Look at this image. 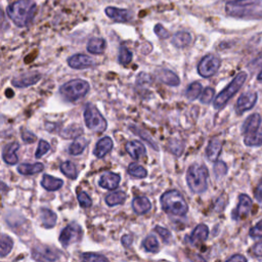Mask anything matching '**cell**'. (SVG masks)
Segmentation results:
<instances>
[{
	"instance_id": "obj_1",
	"label": "cell",
	"mask_w": 262,
	"mask_h": 262,
	"mask_svg": "<svg viewBox=\"0 0 262 262\" xmlns=\"http://www.w3.org/2000/svg\"><path fill=\"white\" fill-rule=\"evenodd\" d=\"M6 11L14 25L23 28L32 23L37 11V6L31 0H17L11 3Z\"/></svg>"
},
{
	"instance_id": "obj_2",
	"label": "cell",
	"mask_w": 262,
	"mask_h": 262,
	"mask_svg": "<svg viewBox=\"0 0 262 262\" xmlns=\"http://www.w3.org/2000/svg\"><path fill=\"white\" fill-rule=\"evenodd\" d=\"M225 11L235 17H260L262 0H231L226 3Z\"/></svg>"
},
{
	"instance_id": "obj_3",
	"label": "cell",
	"mask_w": 262,
	"mask_h": 262,
	"mask_svg": "<svg viewBox=\"0 0 262 262\" xmlns=\"http://www.w3.org/2000/svg\"><path fill=\"white\" fill-rule=\"evenodd\" d=\"M162 209L170 215L184 216L188 211V206L182 194L175 190H168L164 192L160 199Z\"/></svg>"
},
{
	"instance_id": "obj_4",
	"label": "cell",
	"mask_w": 262,
	"mask_h": 262,
	"mask_svg": "<svg viewBox=\"0 0 262 262\" xmlns=\"http://www.w3.org/2000/svg\"><path fill=\"white\" fill-rule=\"evenodd\" d=\"M208 177V169L202 164H192L186 172L187 185L194 193H201L207 189Z\"/></svg>"
},
{
	"instance_id": "obj_5",
	"label": "cell",
	"mask_w": 262,
	"mask_h": 262,
	"mask_svg": "<svg viewBox=\"0 0 262 262\" xmlns=\"http://www.w3.org/2000/svg\"><path fill=\"white\" fill-rule=\"evenodd\" d=\"M89 83L82 79L71 80L59 87V94L67 101H77L84 97L89 91Z\"/></svg>"
},
{
	"instance_id": "obj_6",
	"label": "cell",
	"mask_w": 262,
	"mask_h": 262,
	"mask_svg": "<svg viewBox=\"0 0 262 262\" xmlns=\"http://www.w3.org/2000/svg\"><path fill=\"white\" fill-rule=\"evenodd\" d=\"M246 79H247L246 72L238 73L231 80V82L214 98V103H213L214 107L216 110L222 108L229 101V99L241 89V87L244 85Z\"/></svg>"
},
{
	"instance_id": "obj_7",
	"label": "cell",
	"mask_w": 262,
	"mask_h": 262,
	"mask_svg": "<svg viewBox=\"0 0 262 262\" xmlns=\"http://www.w3.org/2000/svg\"><path fill=\"white\" fill-rule=\"evenodd\" d=\"M84 121L87 128L94 132L101 133L107 127L105 119L92 103H87L84 108Z\"/></svg>"
},
{
	"instance_id": "obj_8",
	"label": "cell",
	"mask_w": 262,
	"mask_h": 262,
	"mask_svg": "<svg viewBox=\"0 0 262 262\" xmlns=\"http://www.w3.org/2000/svg\"><path fill=\"white\" fill-rule=\"evenodd\" d=\"M83 235L82 227L77 222H72L68 224L59 234V243L63 247H69L74 243L81 241Z\"/></svg>"
},
{
	"instance_id": "obj_9",
	"label": "cell",
	"mask_w": 262,
	"mask_h": 262,
	"mask_svg": "<svg viewBox=\"0 0 262 262\" xmlns=\"http://www.w3.org/2000/svg\"><path fill=\"white\" fill-rule=\"evenodd\" d=\"M221 60L214 54H208L204 56L198 66L199 74L204 78L212 77L220 68Z\"/></svg>"
},
{
	"instance_id": "obj_10",
	"label": "cell",
	"mask_w": 262,
	"mask_h": 262,
	"mask_svg": "<svg viewBox=\"0 0 262 262\" xmlns=\"http://www.w3.org/2000/svg\"><path fill=\"white\" fill-rule=\"evenodd\" d=\"M32 257L38 261H55L59 259L58 252L47 246H37L32 250Z\"/></svg>"
},
{
	"instance_id": "obj_11",
	"label": "cell",
	"mask_w": 262,
	"mask_h": 262,
	"mask_svg": "<svg viewBox=\"0 0 262 262\" xmlns=\"http://www.w3.org/2000/svg\"><path fill=\"white\" fill-rule=\"evenodd\" d=\"M252 207V200L249 195L243 193L238 198V204L234 211H232V218L234 220H241L246 218L251 210Z\"/></svg>"
},
{
	"instance_id": "obj_12",
	"label": "cell",
	"mask_w": 262,
	"mask_h": 262,
	"mask_svg": "<svg viewBox=\"0 0 262 262\" xmlns=\"http://www.w3.org/2000/svg\"><path fill=\"white\" fill-rule=\"evenodd\" d=\"M41 79V74L37 72L25 73L17 77H14L11 81L12 85L17 88H26L33 84H36Z\"/></svg>"
},
{
	"instance_id": "obj_13",
	"label": "cell",
	"mask_w": 262,
	"mask_h": 262,
	"mask_svg": "<svg viewBox=\"0 0 262 262\" xmlns=\"http://www.w3.org/2000/svg\"><path fill=\"white\" fill-rule=\"evenodd\" d=\"M257 101V93L255 91L243 93L236 101V112L242 114L251 110Z\"/></svg>"
},
{
	"instance_id": "obj_14",
	"label": "cell",
	"mask_w": 262,
	"mask_h": 262,
	"mask_svg": "<svg viewBox=\"0 0 262 262\" xmlns=\"http://www.w3.org/2000/svg\"><path fill=\"white\" fill-rule=\"evenodd\" d=\"M94 60L89 57L88 55L85 54H74L71 57H69L68 59V64L72 68V69H76V70H83V69H88L94 66Z\"/></svg>"
},
{
	"instance_id": "obj_15",
	"label": "cell",
	"mask_w": 262,
	"mask_h": 262,
	"mask_svg": "<svg viewBox=\"0 0 262 262\" xmlns=\"http://www.w3.org/2000/svg\"><path fill=\"white\" fill-rule=\"evenodd\" d=\"M104 11H105V14L110 18H112L113 20L118 21V23H127V21H130L132 18L131 12L127 9L108 6L105 8Z\"/></svg>"
},
{
	"instance_id": "obj_16",
	"label": "cell",
	"mask_w": 262,
	"mask_h": 262,
	"mask_svg": "<svg viewBox=\"0 0 262 262\" xmlns=\"http://www.w3.org/2000/svg\"><path fill=\"white\" fill-rule=\"evenodd\" d=\"M120 180H121V176L119 174L114 172H104L100 176L98 180V184L102 188L113 190L119 186Z\"/></svg>"
},
{
	"instance_id": "obj_17",
	"label": "cell",
	"mask_w": 262,
	"mask_h": 262,
	"mask_svg": "<svg viewBox=\"0 0 262 262\" xmlns=\"http://www.w3.org/2000/svg\"><path fill=\"white\" fill-rule=\"evenodd\" d=\"M19 148L18 142H11L6 144L2 149V158L8 165H15L18 161L16 150Z\"/></svg>"
},
{
	"instance_id": "obj_18",
	"label": "cell",
	"mask_w": 262,
	"mask_h": 262,
	"mask_svg": "<svg viewBox=\"0 0 262 262\" xmlns=\"http://www.w3.org/2000/svg\"><path fill=\"white\" fill-rule=\"evenodd\" d=\"M125 148L127 152L130 155V157L134 160H139L140 158L144 157L146 154L145 146L138 140L128 141L125 145Z\"/></svg>"
},
{
	"instance_id": "obj_19",
	"label": "cell",
	"mask_w": 262,
	"mask_h": 262,
	"mask_svg": "<svg viewBox=\"0 0 262 262\" xmlns=\"http://www.w3.org/2000/svg\"><path fill=\"white\" fill-rule=\"evenodd\" d=\"M261 122H262V118L259 114H256V113L252 114L245 120V122L241 128L242 134L245 135L247 133L254 132V131L258 130L261 125Z\"/></svg>"
},
{
	"instance_id": "obj_20",
	"label": "cell",
	"mask_w": 262,
	"mask_h": 262,
	"mask_svg": "<svg viewBox=\"0 0 262 262\" xmlns=\"http://www.w3.org/2000/svg\"><path fill=\"white\" fill-rule=\"evenodd\" d=\"M113 145L114 143L112 138L108 136H104L96 142V145L93 149V154L97 158H103L106 154H108L112 150Z\"/></svg>"
},
{
	"instance_id": "obj_21",
	"label": "cell",
	"mask_w": 262,
	"mask_h": 262,
	"mask_svg": "<svg viewBox=\"0 0 262 262\" xmlns=\"http://www.w3.org/2000/svg\"><path fill=\"white\" fill-rule=\"evenodd\" d=\"M223 142L219 138H213L209 141L208 146L206 148V155L207 158L210 161H216L217 158L219 157L221 149H222Z\"/></svg>"
},
{
	"instance_id": "obj_22",
	"label": "cell",
	"mask_w": 262,
	"mask_h": 262,
	"mask_svg": "<svg viewBox=\"0 0 262 262\" xmlns=\"http://www.w3.org/2000/svg\"><path fill=\"white\" fill-rule=\"evenodd\" d=\"M132 208L136 214L141 215L150 210L151 204L146 196H136L132 201Z\"/></svg>"
},
{
	"instance_id": "obj_23",
	"label": "cell",
	"mask_w": 262,
	"mask_h": 262,
	"mask_svg": "<svg viewBox=\"0 0 262 262\" xmlns=\"http://www.w3.org/2000/svg\"><path fill=\"white\" fill-rule=\"evenodd\" d=\"M157 77L160 81H162L163 83L169 85V86H178L180 81L179 78L177 77L176 74H174L172 71L170 70H166V69H162L160 71H158Z\"/></svg>"
},
{
	"instance_id": "obj_24",
	"label": "cell",
	"mask_w": 262,
	"mask_h": 262,
	"mask_svg": "<svg viewBox=\"0 0 262 262\" xmlns=\"http://www.w3.org/2000/svg\"><path fill=\"white\" fill-rule=\"evenodd\" d=\"M41 185H42L46 190L54 191V190L59 189V188L63 185V181H62L61 179L56 178V177H53V176H51V175L44 174L43 177H42V180H41Z\"/></svg>"
},
{
	"instance_id": "obj_25",
	"label": "cell",
	"mask_w": 262,
	"mask_h": 262,
	"mask_svg": "<svg viewBox=\"0 0 262 262\" xmlns=\"http://www.w3.org/2000/svg\"><path fill=\"white\" fill-rule=\"evenodd\" d=\"M209 234V228L206 224H199L190 234V242L193 245L203 243L207 239Z\"/></svg>"
},
{
	"instance_id": "obj_26",
	"label": "cell",
	"mask_w": 262,
	"mask_h": 262,
	"mask_svg": "<svg viewBox=\"0 0 262 262\" xmlns=\"http://www.w3.org/2000/svg\"><path fill=\"white\" fill-rule=\"evenodd\" d=\"M40 218L42 221V224L46 228H51L55 225L57 220V215L50 209L47 208H41L40 210Z\"/></svg>"
},
{
	"instance_id": "obj_27",
	"label": "cell",
	"mask_w": 262,
	"mask_h": 262,
	"mask_svg": "<svg viewBox=\"0 0 262 262\" xmlns=\"http://www.w3.org/2000/svg\"><path fill=\"white\" fill-rule=\"evenodd\" d=\"M43 170H44V165L42 163H34V164L24 163L17 166V171L21 175H33Z\"/></svg>"
},
{
	"instance_id": "obj_28",
	"label": "cell",
	"mask_w": 262,
	"mask_h": 262,
	"mask_svg": "<svg viewBox=\"0 0 262 262\" xmlns=\"http://www.w3.org/2000/svg\"><path fill=\"white\" fill-rule=\"evenodd\" d=\"M106 43L102 38H91L87 44V50L92 54H101L105 49Z\"/></svg>"
},
{
	"instance_id": "obj_29",
	"label": "cell",
	"mask_w": 262,
	"mask_h": 262,
	"mask_svg": "<svg viewBox=\"0 0 262 262\" xmlns=\"http://www.w3.org/2000/svg\"><path fill=\"white\" fill-rule=\"evenodd\" d=\"M87 144H88V141L86 138L82 136H77L76 139L71 143L69 147V152L73 156H78L84 151Z\"/></svg>"
},
{
	"instance_id": "obj_30",
	"label": "cell",
	"mask_w": 262,
	"mask_h": 262,
	"mask_svg": "<svg viewBox=\"0 0 262 262\" xmlns=\"http://www.w3.org/2000/svg\"><path fill=\"white\" fill-rule=\"evenodd\" d=\"M191 41V36L187 32H178L172 37V44L177 48L186 47Z\"/></svg>"
},
{
	"instance_id": "obj_31",
	"label": "cell",
	"mask_w": 262,
	"mask_h": 262,
	"mask_svg": "<svg viewBox=\"0 0 262 262\" xmlns=\"http://www.w3.org/2000/svg\"><path fill=\"white\" fill-rule=\"evenodd\" d=\"M244 142L248 146H260L262 145V131L259 129L245 134Z\"/></svg>"
},
{
	"instance_id": "obj_32",
	"label": "cell",
	"mask_w": 262,
	"mask_h": 262,
	"mask_svg": "<svg viewBox=\"0 0 262 262\" xmlns=\"http://www.w3.org/2000/svg\"><path fill=\"white\" fill-rule=\"evenodd\" d=\"M125 200H126V193L122 190L111 192L105 196V203L110 207L121 205L125 202Z\"/></svg>"
},
{
	"instance_id": "obj_33",
	"label": "cell",
	"mask_w": 262,
	"mask_h": 262,
	"mask_svg": "<svg viewBox=\"0 0 262 262\" xmlns=\"http://www.w3.org/2000/svg\"><path fill=\"white\" fill-rule=\"evenodd\" d=\"M13 248V241L6 234H0V257L7 256Z\"/></svg>"
},
{
	"instance_id": "obj_34",
	"label": "cell",
	"mask_w": 262,
	"mask_h": 262,
	"mask_svg": "<svg viewBox=\"0 0 262 262\" xmlns=\"http://www.w3.org/2000/svg\"><path fill=\"white\" fill-rule=\"evenodd\" d=\"M60 171L62 172L63 175H66L68 178L70 179H76L78 176V172H77V168L75 166V164L71 161H66L63 162L60 167H59Z\"/></svg>"
},
{
	"instance_id": "obj_35",
	"label": "cell",
	"mask_w": 262,
	"mask_h": 262,
	"mask_svg": "<svg viewBox=\"0 0 262 262\" xmlns=\"http://www.w3.org/2000/svg\"><path fill=\"white\" fill-rule=\"evenodd\" d=\"M142 246L145 249V251L150 253H158L160 251L159 242L154 235H147L142 242Z\"/></svg>"
},
{
	"instance_id": "obj_36",
	"label": "cell",
	"mask_w": 262,
	"mask_h": 262,
	"mask_svg": "<svg viewBox=\"0 0 262 262\" xmlns=\"http://www.w3.org/2000/svg\"><path fill=\"white\" fill-rule=\"evenodd\" d=\"M201 92H202V84L199 82H193L187 87L185 95L189 100H194L200 96Z\"/></svg>"
},
{
	"instance_id": "obj_37",
	"label": "cell",
	"mask_w": 262,
	"mask_h": 262,
	"mask_svg": "<svg viewBox=\"0 0 262 262\" xmlns=\"http://www.w3.org/2000/svg\"><path fill=\"white\" fill-rule=\"evenodd\" d=\"M128 174L135 177V178H145L146 175H147V172L146 170L140 166V165H137L135 163H132L128 166Z\"/></svg>"
},
{
	"instance_id": "obj_38",
	"label": "cell",
	"mask_w": 262,
	"mask_h": 262,
	"mask_svg": "<svg viewBox=\"0 0 262 262\" xmlns=\"http://www.w3.org/2000/svg\"><path fill=\"white\" fill-rule=\"evenodd\" d=\"M81 259L83 261L88 262H106L107 258L103 255L96 254V253H83L81 255Z\"/></svg>"
},
{
	"instance_id": "obj_39",
	"label": "cell",
	"mask_w": 262,
	"mask_h": 262,
	"mask_svg": "<svg viewBox=\"0 0 262 262\" xmlns=\"http://www.w3.org/2000/svg\"><path fill=\"white\" fill-rule=\"evenodd\" d=\"M118 60L121 64H128L132 60L131 51L128 48H126L124 46H121L119 56H118Z\"/></svg>"
},
{
	"instance_id": "obj_40",
	"label": "cell",
	"mask_w": 262,
	"mask_h": 262,
	"mask_svg": "<svg viewBox=\"0 0 262 262\" xmlns=\"http://www.w3.org/2000/svg\"><path fill=\"white\" fill-rule=\"evenodd\" d=\"M130 129L132 130V132L133 133H136L138 136H140L141 138H143L144 140H146L156 150H158V145H157V143L154 141V139L145 132V131H142V130H140V129H138L137 127H130Z\"/></svg>"
},
{
	"instance_id": "obj_41",
	"label": "cell",
	"mask_w": 262,
	"mask_h": 262,
	"mask_svg": "<svg viewBox=\"0 0 262 262\" xmlns=\"http://www.w3.org/2000/svg\"><path fill=\"white\" fill-rule=\"evenodd\" d=\"M202 95H201V102L205 103V104H208L211 102V100L213 99L214 97V94H215V90L212 88V87H206L205 90H202Z\"/></svg>"
},
{
	"instance_id": "obj_42",
	"label": "cell",
	"mask_w": 262,
	"mask_h": 262,
	"mask_svg": "<svg viewBox=\"0 0 262 262\" xmlns=\"http://www.w3.org/2000/svg\"><path fill=\"white\" fill-rule=\"evenodd\" d=\"M49 149H50V144H49L47 141L41 139V140L39 141V143H38V147H37V150H36V152H35V157H36L37 159H39V158H41L43 155H45Z\"/></svg>"
},
{
	"instance_id": "obj_43",
	"label": "cell",
	"mask_w": 262,
	"mask_h": 262,
	"mask_svg": "<svg viewBox=\"0 0 262 262\" xmlns=\"http://www.w3.org/2000/svg\"><path fill=\"white\" fill-rule=\"evenodd\" d=\"M78 202L82 208H89L92 205V200L85 191H80L78 193Z\"/></svg>"
},
{
	"instance_id": "obj_44",
	"label": "cell",
	"mask_w": 262,
	"mask_h": 262,
	"mask_svg": "<svg viewBox=\"0 0 262 262\" xmlns=\"http://www.w3.org/2000/svg\"><path fill=\"white\" fill-rule=\"evenodd\" d=\"M214 172H215L216 177H218V178H221L222 176H224L227 172V167H226L225 163L222 161H217L214 165Z\"/></svg>"
},
{
	"instance_id": "obj_45",
	"label": "cell",
	"mask_w": 262,
	"mask_h": 262,
	"mask_svg": "<svg viewBox=\"0 0 262 262\" xmlns=\"http://www.w3.org/2000/svg\"><path fill=\"white\" fill-rule=\"evenodd\" d=\"M20 136H21L23 141H24L25 143H27V144L32 143V142H34V141L37 139V136H36L33 132H31V131L27 130V129H23V130H21Z\"/></svg>"
},
{
	"instance_id": "obj_46",
	"label": "cell",
	"mask_w": 262,
	"mask_h": 262,
	"mask_svg": "<svg viewBox=\"0 0 262 262\" xmlns=\"http://www.w3.org/2000/svg\"><path fill=\"white\" fill-rule=\"evenodd\" d=\"M249 234L253 238H261L262 237V220L250 229Z\"/></svg>"
},
{
	"instance_id": "obj_47",
	"label": "cell",
	"mask_w": 262,
	"mask_h": 262,
	"mask_svg": "<svg viewBox=\"0 0 262 262\" xmlns=\"http://www.w3.org/2000/svg\"><path fill=\"white\" fill-rule=\"evenodd\" d=\"M155 230L161 235V237L163 238V241L164 242H169V239L171 238V232L168 230V229H166L165 227H162V226H160V225H157L156 227H155Z\"/></svg>"
},
{
	"instance_id": "obj_48",
	"label": "cell",
	"mask_w": 262,
	"mask_h": 262,
	"mask_svg": "<svg viewBox=\"0 0 262 262\" xmlns=\"http://www.w3.org/2000/svg\"><path fill=\"white\" fill-rule=\"evenodd\" d=\"M154 30H155L156 35H157L159 38H161V39H166V38L169 37V32H168L162 25H160V24L156 25Z\"/></svg>"
},
{
	"instance_id": "obj_49",
	"label": "cell",
	"mask_w": 262,
	"mask_h": 262,
	"mask_svg": "<svg viewBox=\"0 0 262 262\" xmlns=\"http://www.w3.org/2000/svg\"><path fill=\"white\" fill-rule=\"evenodd\" d=\"M254 195H255L256 200L262 201V180L258 183V185L254 191Z\"/></svg>"
},
{
	"instance_id": "obj_50",
	"label": "cell",
	"mask_w": 262,
	"mask_h": 262,
	"mask_svg": "<svg viewBox=\"0 0 262 262\" xmlns=\"http://www.w3.org/2000/svg\"><path fill=\"white\" fill-rule=\"evenodd\" d=\"M121 242H122V244H123L125 247H130L131 244H132V242H133V238H132L131 235L125 234V235H123Z\"/></svg>"
},
{
	"instance_id": "obj_51",
	"label": "cell",
	"mask_w": 262,
	"mask_h": 262,
	"mask_svg": "<svg viewBox=\"0 0 262 262\" xmlns=\"http://www.w3.org/2000/svg\"><path fill=\"white\" fill-rule=\"evenodd\" d=\"M253 253L258 257H262V242L256 244L253 247Z\"/></svg>"
},
{
	"instance_id": "obj_52",
	"label": "cell",
	"mask_w": 262,
	"mask_h": 262,
	"mask_svg": "<svg viewBox=\"0 0 262 262\" xmlns=\"http://www.w3.org/2000/svg\"><path fill=\"white\" fill-rule=\"evenodd\" d=\"M227 261H233V262H235V261H247V258L244 257L243 255L235 254L234 256H231L230 258H228Z\"/></svg>"
},
{
	"instance_id": "obj_53",
	"label": "cell",
	"mask_w": 262,
	"mask_h": 262,
	"mask_svg": "<svg viewBox=\"0 0 262 262\" xmlns=\"http://www.w3.org/2000/svg\"><path fill=\"white\" fill-rule=\"evenodd\" d=\"M7 190H8L7 185H6L4 182L0 181V192H6Z\"/></svg>"
},
{
	"instance_id": "obj_54",
	"label": "cell",
	"mask_w": 262,
	"mask_h": 262,
	"mask_svg": "<svg viewBox=\"0 0 262 262\" xmlns=\"http://www.w3.org/2000/svg\"><path fill=\"white\" fill-rule=\"evenodd\" d=\"M257 79H258V80H260V81H262V70H261V71H260V73L258 74Z\"/></svg>"
}]
</instances>
